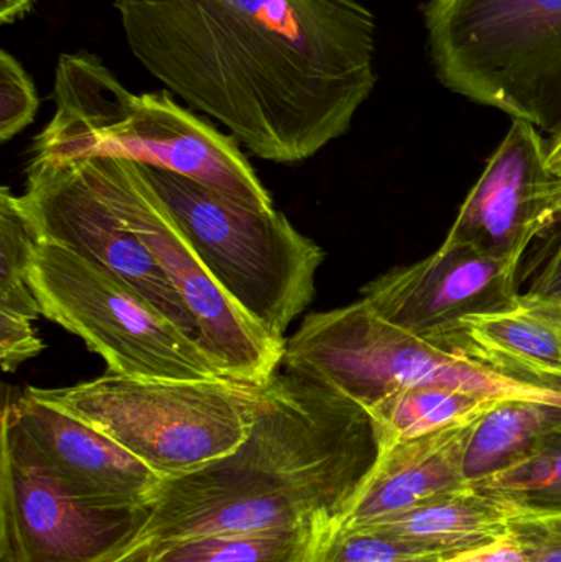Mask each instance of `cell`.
Wrapping results in <instances>:
<instances>
[{
	"mask_svg": "<svg viewBox=\"0 0 561 562\" xmlns=\"http://www.w3.org/2000/svg\"><path fill=\"white\" fill-rule=\"evenodd\" d=\"M132 56L250 154L299 164L374 91L375 19L358 0H114Z\"/></svg>",
	"mask_w": 561,
	"mask_h": 562,
	"instance_id": "obj_1",
	"label": "cell"
},
{
	"mask_svg": "<svg viewBox=\"0 0 561 562\" xmlns=\"http://www.w3.org/2000/svg\"><path fill=\"white\" fill-rule=\"evenodd\" d=\"M49 98L56 111L33 158L112 157L181 175L240 206L277 210L233 135L175 101L167 89L128 91L98 55L61 53Z\"/></svg>",
	"mask_w": 561,
	"mask_h": 562,
	"instance_id": "obj_2",
	"label": "cell"
},
{
	"mask_svg": "<svg viewBox=\"0 0 561 562\" xmlns=\"http://www.w3.org/2000/svg\"><path fill=\"white\" fill-rule=\"evenodd\" d=\"M260 383L104 376L26 393L117 442L161 481L194 474L249 436Z\"/></svg>",
	"mask_w": 561,
	"mask_h": 562,
	"instance_id": "obj_3",
	"label": "cell"
},
{
	"mask_svg": "<svg viewBox=\"0 0 561 562\" xmlns=\"http://www.w3.org/2000/svg\"><path fill=\"white\" fill-rule=\"evenodd\" d=\"M428 53L455 94L561 128V0H428Z\"/></svg>",
	"mask_w": 561,
	"mask_h": 562,
	"instance_id": "obj_4",
	"label": "cell"
},
{
	"mask_svg": "<svg viewBox=\"0 0 561 562\" xmlns=\"http://www.w3.org/2000/svg\"><path fill=\"white\" fill-rule=\"evenodd\" d=\"M137 165L233 303L276 339L312 304L325 250L280 211L240 206L181 175Z\"/></svg>",
	"mask_w": 561,
	"mask_h": 562,
	"instance_id": "obj_5",
	"label": "cell"
},
{
	"mask_svg": "<svg viewBox=\"0 0 561 562\" xmlns=\"http://www.w3.org/2000/svg\"><path fill=\"white\" fill-rule=\"evenodd\" d=\"M285 372L313 380L369 408L415 385H445L481 395L539 396L543 392L487 372L394 326L366 300L312 313L285 340Z\"/></svg>",
	"mask_w": 561,
	"mask_h": 562,
	"instance_id": "obj_6",
	"label": "cell"
},
{
	"mask_svg": "<svg viewBox=\"0 0 561 562\" xmlns=\"http://www.w3.org/2000/svg\"><path fill=\"white\" fill-rule=\"evenodd\" d=\"M29 284L52 323L85 340L108 373L138 379L221 376L200 344L127 283L56 244L38 243Z\"/></svg>",
	"mask_w": 561,
	"mask_h": 562,
	"instance_id": "obj_7",
	"label": "cell"
},
{
	"mask_svg": "<svg viewBox=\"0 0 561 562\" xmlns=\"http://www.w3.org/2000/svg\"><path fill=\"white\" fill-rule=\"evenodd\" d=\"M72 161L150 250L197 319L201 349L217 373L249 383L276 375L285 340L267 334L224 293L137 165L112 157Z\"/></svg>",
	"mask_w": 561,
	"mask_h": 562,
	"instance_id": "obj_8",
	"label": "cell"
},
{
	"mask_svg": "<svg viewBox=\"0 0 561 562\" xmlns=\"http://www.w3.org/2000/svg\"><path fill=\"white\" fill-rule=\"evenodd\" d=\"M147 507H89L63 487L38 449L3 412L0 562H99L121 550Z\"/></svg>",
	"mask_w": 561,
	"mask_h": 562,
	"instance_id": "obj_9",
	"label": "cell"
},
{
	"mask_svg": "<svg viewBox=\"0 0 561 562\" xmlns=\"http://www.w3.org/2000/svg\"><path fill=\"white\" fill-rule=\"evenodd\" d=\"M19 200L38 243L56 244L108 270L201 347L197 319L150 250L75 161L32 158Z\"/></svg>",
	"mask_w": 561,
	"mask_h": 562,
	"instance_id": "obj_10",
	"label": "cell"
},
{
	"mask_svg": "<svg viewBox=\"0 0 561 562\" xmlns=\"http://www.w3.org/2000/svg\"><path fill=\"white\" fill-rule=\"evenodd\" d=\"M326 527L308 502L220 459L194 474L161 481L137 533L99 562H142L194 538Z\"/></svg>",
	"mask_w": 561,
	"mask_h": 562,
	"instance_id": "obj_11",
	"label": "cell"
},
{
	"mask_svg": "<svg viewBox=\"0 0 561 562\" xmlns=\"http://www.w3.org/2000/svg\"><path fill=\"white\" fill-rule=\"evenodd\" d=\"M519 269L464 244L444 243L427 259L369 281L361 294L389 323L428 340L471 314L514 303Z\"/></svg>",
	"mask_w": 561,
	"mask_h": 562,
	"instance_id": "obj_12",
	"label": "cell"
},
{
	"mask_svg": "<svg viewBox=\"0 0 561 562\" xmlns=\"http://www.w3.org/2000/svg\"><path fill=\"white\" fill-rule=\"evenodd\" d=\"M553 180L542 132L529 122L513 121L464 198L445 243L464 244L520 266L534 240L557 220L543 200Z\"/></svg>",
	"mask_w": 561,
	"mask_h": 562,
	"instance_id": "obj_13",
	"label": "cell"
},
{
	"mask_svg": "<svg viewBox=\"0 0 561 562\" xmlns=\"http://www.w3.org/2000/svg\"><path fill=\"white\" fill-rule=\"evenodd\" d=\"M3 412L20 426L76 501L105 510L148 507L161 479L117 442L23 393Z\"/></svg>",
	"mask_w": 561,
	"mask_h": 562,
	"instance_id": "obj_14",
	"label": "cell"
},
{
	"mask_svg": "<svg viewBox=\"0 0 561 562\" xmlns=\"http://www.w3.org/2000/svg\"><path fill=\"white\" fill-rule=\"evenodd\" d=\"M428 342L536 392L561 395V303L520 293L509 306L471 314Z\"/></svg>",
	"mask_w": 561,
	"mask_h": 562,
	"instance_id": "obj_15",
	"label": "cell"
},
{
	"mask_svg": "<svg viewBox=\"0 0 561 562\" xmlns=\"http://www.w3.org/2000/svg\"><path fill=\"white\" fill-rule=\"evenodd\" d=\"M480 416L379 451L371 472L329 527H366L464 487V454Z\"/></svg>",
	"mask_w": 561,
	"mask_h": 562,
	"instance_id": "obj_16",
	"label": "cell"
},
{
	"mask_svg": "<svg viewBox=\"0 0 561 562\" xmlns=\"http://www.w3.org/2000/svg\"><path fill=\"white\" fill-rule=\"evenodd\" d=\"M513 517L509 507L467 484L366 527L343 530L375 531L450 560L503 540Z\"/></svg>",
	"mask_w": 561,
	"mask_h": 562,
	"instance_id": "obj_17",
	"label": "cell"
},
{
	"mask_svg": "<svg viewBox=\"0 0 561 562\" xmlns=\"http://www.w3.org/2000/svg\"><path fill=\"white\" fill-rule=\"evenodd\" d=\"M540 396H506L496 400L474 425L464 454V477L478 484L523 462L542 436L561 422V406Z\"/></svg>",
	"mask_w": 561,
	"mask_h": 562,
	"instance_id": "obj_18",
	"label": "cell"
},
{
	"mask_svg": "<svg viewBox=\"0 0 561 562\" xmlns=\"http://www.w3.org/2000/svg\"><path fill=\"white\" fill-rule=\"evenodd\" d=\"M500 398L445 385L405 386L369 406L379 451L476 418Z\"/></svg>",
	"mask_w": 561,
	"mask_h": 562,
	"instance_id": "obj_19",
	"label": "cell"
},
{
	"mask_svg": "<svg viewBox=\"0 0 561 562\" xmlns=\"http://www.w3.org/2000/svg\"><path fill=\"white\" fill-rule=\"evenodd\" d=\"M471 485L509 507L514 515H560L561 422L542 436L529 458Z\"/></svg>",
	"mask_w": 561,
	"mask_h": 562,
	"instance_id": "obj_20",
	"label": "cell"
},
{
	"mask_svg": "<svg viewBox=\"0 0 561 562\" xmlns=\"http://www.w3.org/2000/svg\"><path fill=\"white\" fill-rule=\"evenodd\" d=\"M319 531H267L194 538L161 548L142 562H308Z\"/></svg>",
	"mask_w": 561,
	"mask_h": 562,
	"instance_id": "obj_21",
	"label": "cell"
},
{
	"mask_svg": "<svg viewBox=\"0 0 561 562\" xmlns=\"http://www.w3.org/2000/svg\"><path fill=\"white\" fill-rule=\"evenodd\" d=\"M447 558L369 530L326 527L313 544L308 562H444Z\"/></svg>",
	"mask_w": 561,
	"mask_h": 562,
	"instance_id": "obj_22",
	"label": "cell"
},
{
	"mask_svg": "<svg viewBox=\"0 0 561 562\" xmlns=\"http://www.w3.org/2000/svg\"><path fill=\"white\" fill-rule=\"evenodd\" d=\"M36 246L38 239L19 196L3 187L0 191V294L30 286L29 272Z\"/></svg>",
	"mask_w": 561,
	"mask_h": 562,
	"instance_id": "obj_23",
	"label": "cell"
},
{
	"mask_svg": "<svg viewBox=\"0 0 561 562\" xmlns=\"http://www.w3.org/2000/svg\"><path fill=\"white\" fill-rule=\"evenodd\" d=\"M40 109L38 91L32 76L12 53L0 52V140L25 131Z\"/></svg>",
	"mask_w": 561,
	"mask_h": 562,
	"instance_id": "obj_24",
	"label": "cell"
},
{
	"mask_svg": "<svg viewBox=\"0 0 561 562\" xmlns=\"http://www.w3.org/2000/svg\"><path fill=\"white\" fill-rule=\"evenodd\" d=\"M520 293L561 303V216L527 250L519 269Z\"/></svg>",
	"mask_w": 561,
	"mask_h": 562,
	"instance_id": "obj_25",
	"label": "cell"
},
{
	"mask_svg": "<svg viewBox=\"0 0 561 562\" xmlns=\"http://www.w3.org/2000/svg\"><path fill=\"white\" fill-rule=\"evenodd\" d=\"M509 535L527 562H561V514L514 515Z\"/></svg>",
	"mask_w": 561,
	"mask_h": 562,
	"instance_id": "obj_26",
	"label": "cell"
},
{
	"mask_svg": "<svg viewBox=\"0 0 561 562\" xmlns=\"http://www.w3.org/2000/svg\"><path fill=\"white\" fill-rule=\"evenodd\" d=\"M32 323L29 317L0 311V363L3 372H15L45 347Z\"/></svg>",
	"mask_w": 561,
	"mask_h": 562,
	"instance_id": "obj_27",
	"label": "cell"
},
{
	"mask_svg": "<svg viewBox=\"0 0 561 562\" xmlns=\"http://www.w3.org/2000/svg\"><path fill=\"white\" fill-rule=\"evenodd\" d=\"M444 562H527V560L519 543L510 535H507L503 540L496 541L490 547L458 554V557Z\"/></svg>",
	"mask_w": 561,
	"mask_h": 562,
	"instance_id": "obj_28",
	"label": "cell"
},
{
	"mask_svg": "<svg viewBox=\"0 0 561 562\" xmlns=\"http://www.w3.org/2000/svg\"><path fill=\"white\" fill-rule=\"evenodd\" d=\"M38 0H0V23L13 25L33 12Z\"/></svg>",
	"mask_w": 561,
	"mask_h": 562,
	"instance_id": "obj_29",
	"label": "cell"
},
{
	"mask_svg": "<svg viewBox=\"0 0 561 562\" xmlns=\"http://www.w3.org/2000/svg\"><path fill=\"white\" fill-rule=\"evenodd\" d=\"M547 165L553 178L561 180V128L547 140Z\"/></svg>",
	"mask_w": 561,
	"mask_h": 562,
	"instance_id": "obj_30",
	"label": "cell"
},
{
	"mask_svg": "<svg viewBox=\"0 0 561 562\" xmlns=\"http://www.w3.org/2000/svg\"><path fill=\"white\" fill-rule=\"evenodd\" d=\"M543 200H546L547 206L552 211L553 216H561V180H553L550 187L547 188L543 193Z\"/></svg>",
	"mask_w": 561,
	"mask_h": 562,
	"instance_id": "obj_31",
	"label": "cell"
}]
</instances>
